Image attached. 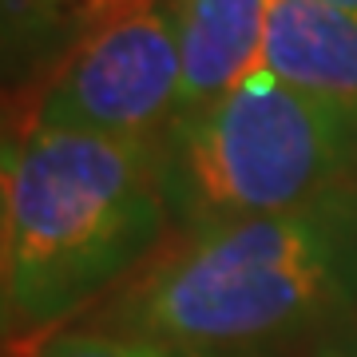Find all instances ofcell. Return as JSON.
I'll return each mask as SVG.
<instances>
[{
	"label": "cell",
	"instance_id": "cell-1",
	"mask_svg": "<svg viewBox=\"0 0 357 357\" xmlns=\"http://www.w3.org/2000/svg\"><path fill=\"white\" fill-rule=\"evenodd\" d=\"M4 337L60 330L151 255L171 222L167 139L24 128L0 183Z\"/></svg>",
	"mask_w": 357,
	"mask_h": 357
},
{
	"label": "cell",
	"instance_id": "cell-2",
	"mask_svg": "<svg viewBox=\"0 0 357 357\" xmlns=\"http://www.w3.org/2000/svg\"><path fill=\"white\" fill-rule=\"evenodd\" d=\"M357 306V183L282 215L183 234L103 310V330L258 354Z\"/></svg>",
	"mask_w": 357,
	"mask_h": 357
},
{
	"label": "cell",
	"instance_id": "cell-3",
	"mask_svg": "<svg viewBox=\"0 0 357 357\" xmlns=\"http://www.w3.org/2000/svg\"><path fill=\"white\" fill-rule=\"evenodd\" d=\"M354 171L357 100L294 88L270 68L167 128V206L183 234L298 211Z\"/></svg>",
	"mask_w": 357,
	"mask_h": 357
},
{
	"label": "cell",
	"instance_id": "cell-4",
	"mask_svg": "<svg viewBox=\"0 0 357 357\" xmlns=\"http://www.w3.org/2000/svg\"><path fill=\"white\" fill-rule=\"evenodd\" d=\"M183 96L178 28L151 4L100 24L56 76L24 128H68L123 139H159Z\"/></svg>",
	"mask_w": 357,
	"mask_h": 357
},
{
	"label": "cell",
	"instance_id": "cell-5",
	"mask_svg": "<svg viewBox=\"0 0 357 357\" xmlns=\"http://www.w3.org/2000/svg\"><path fill=\"white\" fill-rule=\"evenodd\" d=\"M266 16L270 0H175L183 56L178 115L215 103L262 68Z\"/></svg>",
	"mask_w": 357,
	"mask_h": 357
},
{
	"label": "cell",
	"instance_id": "cell-6",
	"mask_svg": "<svg viewBox=\"0 0 357 357\" xmlns=\"http://www.w3.org/2000/svg\"><path fill=\"white\" fill-rule=\"evenodd\" d=\"M262 68L294 88L357 100V8L333 0H270Z\"/></svg>",
	"mask_w": 357,
	"mask_h": 357
},
{
	"label": "cell",
	"instance_id": "cell-7",
	"mask_svg": "<svg viewBox=\"0 0 357 357\" xmlns=\"http://www.w3.org/2000/svg\"><path fill=\"white\" fill-rule=\"evenodd\" d=\"M16 357H258V354H206L191 345L139 337V333H119L88 326V330H52L28 342H8Z\"/></svg>",
	"mask_w": 357,
	"mask_h": 357
},
{
	"label": "cell",
	"instance_id": "cell-8",
	"mask_svg": "<svg viewBox=\"0 0 357 357\" xmlns=\"http://www.w3.org/2000/svg\"><path fill=\"white\" fill-rule=\"evenodd\" d=\"M72 4L91 24H112V20H123V16H135L143 8H151L155 0H72Z\"/></svg>",
	"mask_w": 357,
	"mask_h": 357
},
{
	"label": "cell",
	"instance_id": "cell-9",
	"mask_svg": "<svg viewBox=\"0 0 357 357\" xmlns=\"http://www.w3.org/2000/svg\"><path fill=\"white\" fill-rule=\"evenodd\" d=\"M321 357H357V342H342V345H330Z\"/></svg>",
	"mask_w": 357,
	"mask_h": 357
},
{
	"label": "cell",
	"instance_id": "cell-10",
	"mask_svg": "<svg viewBox=\"0 0 357 357\" xmlns=\"http://www.w3.org/2000/svg\"><path fill=\"white\" fill-rule=\"evenodd\" d=\"M333 4H349V8H357V0H333Z\"/></svg>",
	"mask_w": 357,
	"mask_h": 357
}]
</instances>
